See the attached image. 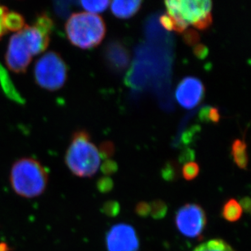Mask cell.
Instances as JSON below:
<instances>
[{
  "label": "cell",
  "instance_id": "34",
  "mask_svg": "<svg viewBox=\"0 0 251 251\" xmlns=\"http://www.w3.org/2000/svg\"><path fill=\"white\" fill-rule=\"evenodd\" d=\"M240 205L242 206V211L249 214L251 212V201L249 197H245L240 201Z\"/></svg>",
  "mask_w": 251,
  "mask_h": 251
},
{
  "label": "cell",
  "instance_id": "13",
  "mask_svg": "<svg viewBox=\"0 0 251 251\" xmlns=\"http://www.w3.org/2000/svg\"><path fill=\"white\" fill-rule=\"evenodd\" d=\"M0 85L2 86V90L7 97L14 100L16 102L23 103L24 102L23 99L20 95L19 93L17 92V89L15 88L14 84L12 83L9 75L1 64H0Z\"/></svg>",
  "mask_w": 251,
  "mask_h": 251
},
{
  "label": "cell",
  "instance_id": "26",
  "mask_svg": "<svg viewBox=\"0 0 251 251\" xmlns=\"http://www.w3.org/2000/svg\"><path fill=\"white\" fill-rule=\"evenodd\" d=\"M101 171L104 175H112L118 171V164L112 159H107L101 165Z\"/></svg>",
  "mask_w": 251,
  "mask_h": 251
},
{
  "label": "cell",
  "instance_id": "28",
  "mask_svg": "<svg viewBox=\"0 0 251 251\" xmlns=\"http://www.w3.org/2000/svg\"><path fill=\"white\" fill-rule=\"evenodd\" d=\"M135 212L140 217L146 218L151 213V206L146 201H140L136 205Z\"/></svg>",
  "mask_w": 251,
  "mask_h": 251
},
{
  "label": "cell",
  "instance_id": "25",
  "mask_svg": "<svg viewBox=\"0 0 251 251\" xmlns=\"http://www.w3.org/2000/svg\"><path fill=\"white\" fill-rule=\"evenodd\" d=\"M169 16L173 19V30L176 31L178 33H184L186 30L188 25H189L187 22H185L182 19V17H180V15L177 14V13L169 15Z\"/></svg>",
  "mask_w": 251,
  "mask_h": 251
},
{
  "label": "cell",
  "instance_id": "6",
  "mask_svg": "<svg viewBox=\"0 0 251 251\" xmlns=\"http://www.w3.org/2000/svg\"><path fill=\"white\" fill-rule=\"evenodd\" d=\"M165 5L168 15L177 13L188 24L199 29H206L213 22L212 2L209 0H173L166 1Z\"/></svg>",
  "mask_w": 251,
  "mask_h": 251
},
{
  "label": "cell",
  "instance_id": "20",
  "mask_svg": "<svg viewBox=\"0 0 251 251\" xmlns=\"http://www.w3.org/2000/svg\"><path fill=\"white\" fill-rule=\"evenodd\" d=\"M199 164L195 162H190L188 164H184L182 168L183 177L186 180H192L199 176Z\"/></svg>",
  "mask_w": 251,
  "mask_h": 251
},
{
  "label": "cell",
  "instance_id": "7",
  "mask_svg": "<svg viewBox=\"0 0 251 251\" xmlns=\"http://www.w3.org/2000/svg\"><path fill=\"white\" fill-rule=\"evenodd\" d=\"M175 224L178 231L185 237H199L206 227V213L198 204H185L176 214Z\"/></svg>",
  "mask_w": 251,
  "mask_h": 251
},
{
  "label": "cell",
  "instance_id": "12",
  "mask_svg": "<svg viewBox=\"0 0 251 251\" xmlns=\"http://www.w3.org/2000/svg\"><path fill=\"white\" fill-rule=\"evenodd\" d=\"M232 159L237 166L241 169H247L249 163V158L247 154V143L241 139L233 141L231 149Z\"/></svg>",
  "mask_w": 251,
  "mask_h": 251
},
{
  "label": "cell",
  "instance_id": "5",
  "mask_svg": "<svg viewBox=\"0 0 251 251\" xmlns=\"http://www.w3.org/2000/svg\"><path fill=\"white\" fill-rule=\"evenodd\" d=\"M33 75L36 83L44 90L55 91L64 86L68 78V67L58 53H45L36 62Z\"/></svg>",
  "mask_w": 251,
  "mask_h": 251
},
{
  "label": "cell",
  "instance_id": "14",
  "mask_svg": "<svg viewBox=\"0 0 251 251\" xmlns=\"http://www.w3.org/2000/svg\"><path fill=\"white\" fill-rule=\"evenodd\" d=\"M242 208L239 202L234 199L227 200L222 207L221 215L225 221L236 222L239 221L242 216Z\"/></svg>",
  "mask_w": 251,
  "mask_h": 251
},
{
  "label": "cell",
  "instance_id": "33",
  "mask_svg": "<svg viewBox=\"0 0 251 251\" xmlns=\"http://www.w3.org/2000/svg\"><path fill=\"white\" fill-rule=\"evenodd\" d=\"M199 127H193L191 129H189L183 134L182 139L185 144H188L189 142H192L194 137H195L197 132H199Z\"/></svg>",
  "mask_w": 251,
  "mask_h": 251
},
{
  "label": "cell",
  "instance_id": "24",
  "mask_svg": "<svg viewBox=\"0 0 251 251\" xmlns=\"http://www.w3.org/2000/svg\"><path fill=\"white\" fill-rule=\"evenodd\" d=\"M97 188L99 191L102 194H107L113 190L114 182L109 176H102L97 181Z\"/></svg>",
  "mask_w": 251,
  "mask_h": 251
},
{
  "label": "cell",
  "instance_id": "21",
  "mask_svg": "<svg viewBox=\"0 0 251 251\" xmlns=\"http://www.w3.org/2000/svg\"><path fill=\"white\" fill-rule=\"evenodd\" d=\"M101 211L108 217H116L121 212V205L117 201H107L102 205Z\"/></svg>",
  "mask_w": 251,
  "mask_h": 251
},
{
  "label": "cell",
  "instance_id": "19",
  "mask_svg": "<svg viewBox=\"0 0 251 251\" xmlns=\"http://www.w3.org/2000/svg\"><path fill=\"white\" fill-rule=\"evenodd\" d=\"M162 177L166 181H173L178 176V165L174 162H168L161 170Z\"/></svg>",
  "mask_w": 251,
  "mask_h": 251
},
{
  "label": "cell",
  "instance_id": "17",
  "mask_svg": "<svg viewBox=\"0 0 251 251\" xmlns=\"http://www.w3.org/2000/svg\"><path fill=\"white\" fill-rule=\"evenodd\" d=\"M111 2L107 0H99V1H81V4L87 12L96 14L104 12L109 6Z\"/></svg>",
  "mask_w": 251,
  "mask_h": 251
},
{
  "label": "cell",
  "instance_id": "22",
  "mask_svg": "<svg viewBox=\"0 0 251 251\" xmlns=\"http://www.w3.org/2000/svg\"><path fill=\"white\" fill-rule=\"evenodd\" d=\"M98 151L100 158L104 160L110 159V158H112L115 154V145L111 141H104L100 144Z\"/></svg>",
  "mask_w": 251,
  "mask_h": 251
},
{
  "label": "cell",
  "instance_id": "18",
  "mask_svg": "<svg viewBox=\"0 0 251 251\" xmlns=\"http://www.w3.org/2000/svg\"><path fill=\"white\" fill-rule=\"evenodd\" d=\"M151 206V213L152 218L154 220H161L166 216L168 212V206L167 204L162 200H154L150 204Z\"/></svg>",
  "mask_w": 251,
  "mask_h": 251
},
{
  "label": "cell",
  "instance_id": "32",
  "mask_svg": "<svg viewBox=\"0 0 251 251\" xmlns=\"http://www.w3.org/2000/svg\"><path fill=\"white\" fill-rule=\"evenodd\" d=\"M8 10L7 7L0 5V38L7 32L4 26V18Z\"/></svg>",
  "mask_w": 251,
  "mask_h": 251
},
{
  "label": "cell",
  "instance_id": "23",
  "mask_svg": "<svg viewBox=\"0 0 251 251\" xmlns=\"http://www.w3.org/2000/svg\"><path fill=\"white\" fill-rule=\"evenodd\" d=\"M182 38L184 43L186 45L195 47L197 44H199V42L200 41V35L196 30L190 28L182 33Z\"/></svg>",
  "mask_w": 251,
  "mask_h": 251
},
{
  "label": "cell",
  "instance_id": "30",
  "mask_svg": "<svg viewBox=\"0 0 251 251\" xmlns=\"http://www.w3.org/2000/svg\"><path fill=\"white\" fill-rule=\"evenodd\" d=\"M221 121V114L219 110L216 107H208L207 113H206V121L207 123L211 122L213 124H218Z\"/></svg>",
  "mask_w": 251,
  "mask_h": 251
},
{
  "label": "cell",
  "instance_id": "4",
  "mask_svg": "<svg viewBox=\"0 0 251 251\" xmlns=\"http://www.w3.org/2000/svg\"><path fill=\"white\" fill-rule=\"evenodd\" d=\"M69 42L81 49L96 48L106 34V25L102 17L90 12H77L69 17L65 24Z\"/></svg>",
  "mask_w": 251,
  "mask_h": 251
},
{
  "label": "cell",
  "instance_id": "3",
  "mask_svg": "<svg viewBox=\"0 0 251 251\" xmlns=\"http://www.w3.org/2000/svg\"><path fill=\"white\" fill-rule=\"evenodd\" d=\"M64 160L69 170L79 177H91L97 173L100 154L96 146L90 142L87 131H76L74 133Z\"/></svg>",
  "mask_w": 251,
  "mask_h": 251
},
{
  "label": "cell",
  "instance_id": "16",
  "mask_svg": "<svg viewBox=\"0 0 251 251\" xmlns=\"http://www.w3.org/2000/svg\"><path fill=\"white\" fill-rule=\"evenodd\" d=\"M194 251H235L228 243L222 239L209 240L197 247Z\"/></svg>",
  "mask_w": 251,
  "mask_h": 251
},
{
  "label": "cell",
  "instance_id": "29",
  "mask_svg": "<svg viewBox=\"0 0 251 251\" xmlns=\"http://www.w3.org/2000/svg\"><path fill=\"white\" fill-rule=\"evenodd\" d=\"M193 52H194V55L199 59H206L207 55L209 54V49L206 46L204 45V44H201V43H199V44H197L193 48Z\"/></svg>",
  "mask_w": 251,
  "mask_h": 251
},
{
  "label": "cell",
  "instance_id": "27",
  "mask_svg": "<svg viewBox=\"0 0 251 251\" xmlns=\"http://www.w3.org/2000/svg\"><path fill=\"white\" fill-rule=\"evenodd\" d=\"M195 159V152L194 150L186 148L179 155V164H188L190 162H194Z\"/></svg>",
  "mask_w": 251,
  "mask_h": 251
},
{
  "label": "cell",
  "instance_id": "10",
  "mask_svg": "<svg viewBox=\"0 0 251 251\" xmlns=\"http://www.w3.org/2000/svg\"><path fill=\"white\" fill-rule=\"evenodd\" d=\"M105 59L110 68L116 71H121L126 69L129 62L128 51L117 42L107 44L105 50Z\"/></svg>",
  "mask_w": 251,
  "mask_h": 251
},
{
  "label": "cell",
  "instance_id": "15",
  "mask_svg": "<svg viewBox=\"0 0 251 251\" xmlns=\"http://www.w3.org/2000/svg\"><path fill=\"white\" fill-rule=\"evenodd\" d=\"M26 25L25 23L24 17L22 15L14 12H7L4 18V26L6 30L17 33L22 30Z\"/></svg>",
  "mask_w": 251,
  "mask_h": 251
},
{
  "label": "cell",
  "instance_id": "8",
  "mask_svg": "<svg viewBox=\"0 0 251 251\" xmlns=\"http://www.w3.org/2000/svg\"><path fill=\"white\" fill-rule=\"evenodd\" d=\"M107 251H138L139 239L131 225H114L106 235Z\"/></svg>",
  "mask_w": 251,
  "mask_h": 251
},
{
  "label": "cell",
  "instance_id": "11",
  "mask_svg": "<svg viewBox=\"0 0 251 251\" xmlns=\"http://www.w3.org/2000/svg\"><path fill=\"white\" fill-rule=\"evenodd\" d=\"M142 2L138 0H116L111 2V10L114 16L120 19H128L141 8Z\"/></svg>",
  "mask_w": 251,
  "mask_h": 251
},
{
  "label": "cell",
  "instance_id": "2",
  "mask_svg": "<svg viewBox=\"0 0 251 251\" xmlns=\"http://www.w3.org/2000/svg\"><path fill=\"white\" fill-rule=\"evenodd\" d=\"M10 182L16 194L33 199L45 191L48 183V172L38 160L22 158L12 165Z\"/></svg>",
  "mask_w": 251,
  "mask_h": 251
},
{
  "label": "cell",
  "instance_id": "1",
  "mask_svg": "<svg viewBox=\"0 0 251 251\" xmlns=\"http://www.w3.org/2000/svg\"><path fill=\"white\" fill-rule=\"evenodd\" d=\"M53 22L47 15L38 17L33 25H25L10 38L5 62L16 74L26 72L33 56L47 50L50 43Z\"/></svg>",
  "mask_w": 251,
  "mask_h": 251
},
{
  "label": "cell",
  "instance_id": "9",
  "mask_svg": "<svg viewBox=\"0 0 251 251\" xmlns=\"http://www.w3.org/2000/svg\"><path fill=\"white\" fill-rule=\"evenodd\" d=\"M205 96V87L199 79L187 76L183 79L176 90V99L185 109H193Z\"/></svg>",
  "mask_w": 251,
  "mask_h": 251
},
{
  "label": "cell",
  "instance_id": "31",
  "mask_svg": "<svg viewBox=\"0 0 251 251\" xmlns=\"http://www.w3.org/2000/svg\"><path fill=\"white\" fill-rule=\"evenodd\" d=\"M159 22L162 26L164 27L165 29L168 31L173 30V19L171 18L170 16L167 13V14L162 15L160 18H159Z\"/></svg>",
  "mask_w": 251,
  "mask_h": 251
}]
</instances>
